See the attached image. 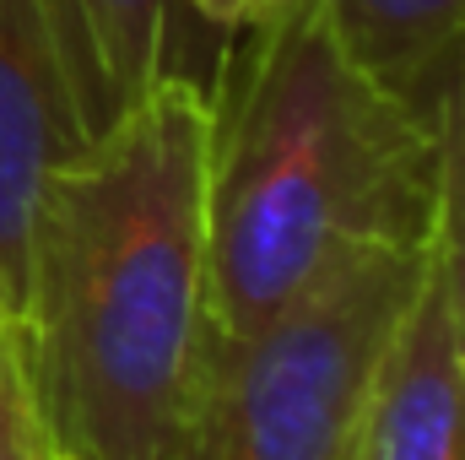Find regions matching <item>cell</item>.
Returning a JSON list of instances; mask_svg holds the SVG:
<instances>
[{
	"instance_id": "cell-1",
	"label": "cell",
	"mask_w": 465,
	"mask_h": 460,
	"mask_svg": "<svg viewBox=\"0 0 465 460\" xmlns=\"http://www.w3.org/2000/svg\"><path fill=\"white\" fill-rule=\"evenodd\" d=\"M212 87L163 71L44 185L16 352L60 460H173L206 352Z\"/></svg>"
},
{
	"instance_id": "cell-2",
	"label": "cell",
	"mask_w": 465,
	"mask_h": 460,
	"mask_svg": "<svg viewBox=\"0 0 465 460\" xmlns=\"http://www.w3.org/2000/svg\"><path fill=\"white\" fill-rule=\"evenodd\" d=\"M212 87L206 346L287 315L357 249H417L439 212V130L347 49L331 0H282Z\"/></svg>"
},
{
	"instance_id": "cell-3",
	"label": "cell",
	"mask_w": 465,
	"mask_h": 460,
	"mask_svg": "<svg viewBox=\"0 0 465 460\" xmlns=\"http://www.w3.org/2000/svg\"><path fill=\"white\" fill-rule=\"evenodd\" d=\"M428 244L357 249L265 331L206 346L173 460H341L368 374L422 282Z\"/></svg>"
},
{
	"instance_id": "cell-4",
	"label": "cell",
	"mask_w": 465,
	"mask_h": 460,
	"mask_svg": "<svg viewBox=\"0 0 465 460\" xmlns=\"http://www.w3.org/2000/svg\"><path fill=\"white\" fill-rule=\"evenodd\" d=\"M87 135L49 0H0V331L11 342L27 309V255L44 185Z\"/></svg>"
},
{
	"instance_id": "cell-5",
	"label": "cell",
	"mask_w": 465,
	"mask_h": 460,
	"mask_svg": "<svg viewBox=\"0 0 465 460\" xmlns=\"http://www.w3.org/2000/svg\"><path fill=\"white\" fill-rule=\"evenodd\" d=\"M341 460H465V379L433 244L411 304L401 309L357 401Z\"/></svg>"
},
{
	"instance_id": "cell-6",
	"label": "cell",
	"mask_w": 465,
	"mask_h": 460,
	"mask_svg": "<svg viewBox=\"0 0 465 460\" xmlns=\"http://www.w3.org/2000/svg\"><path fill=\"white\" fill-rule=\"evenodd\" d=\"M173 11L179 0H49L93 135L119 109H130L163 71H184L168 55Z\"/></svg>"
},
{
	"instance_id": "cell-7",
	"label": "cell",
	"mask_w": 465,
	"mask_h": 460,
	"mask_svg": "<svg viewBox=\"0 0 465 460\" xmlns=\"http://www.w3.org/2000/svg\"><path fill=\"white\" fill-rule=\"evenodd\" d=\"M347 49L417 115L465 49V0H331Z\"/></svg>"
},
{
	"instance_id": "cell-8",
	"label": "cell",
	"mask_w": 465,
	"mask_h": 460,
	"mask_svg": "<svg viewBox=\"0 0 465 460\" xmlns=\"http://www.w3.org/2000/svg\"><path fill=\"white\" fill-rule=\"evenodd\" d=\"M439 130V212H433V271L450 309V336L465 379V119L450 104L428 109Z\"/></svg>"
},
{
	"instance_id": "cell-9",
	"label": "cell",
	"mask_w": 465,
	"mask_h": 460,
	"mask_svg": "<svg viewBox=\"0 0 465 460\" xmlns=\"http://www.w3.org/2000/svg\"><path fill=\"white\" fill-rule=\"evenodd\" d=\"M0 460H60L49 445L44 412L33 401L22 352L5 331H0Z\"/></svg>"
},
{
	"instance_id": "cell-10",
	"label": "cell",
	"mask_w": 465,
	"mask_h": 460,
	"mask_svg": "<svg viewBox=\"0 0 465 460\" xmlns=\"http://www.w3.org/2000/svg\"><path fill=\"white\" fill-rule=\"evenodd\" d=\"M179 5H190L201 22H212L217 33H243V27H254L265 11H276L282 0H179Z\"/></svg>"
},
{
	"instance_id": "cell-11",
	"label": "cell",
	"mask_w": 465,
	"mask_h": 460,
	"mask_svg": "<svg viewBox=\"0 0 465 460\" xmlns=\"http://www.w3.org/2000/svg\"><path fill=\"white\" fill-rule=\"evenodd\" d=\"M433 104H450V109H455V115L465 119V49L455 55V65L444 71V82H439V93H433ZM433 104H428V109H433Z\"/></svg>"
}]
</instances>
